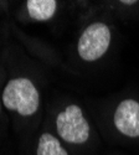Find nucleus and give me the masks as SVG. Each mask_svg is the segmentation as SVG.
I'll list each match as a JSON object with an SVG mask.
<instances>
[{
  "instance_id": "nucleus-1",
  "label": "nucleus",
  "mask_w": 139,
  "mask_h": 155,
  "mask_svg": "<svg viewBox=\"0 0 139 155\" xmlns=\"http://www.w3.org/2000/svg\"><path fill=\"white\" fill-rule=\"evenodd\" d=\"M3 103L6 109L15 110L22 117H30L40 106V94L34 83L20 77L10 80L3 91Z\"/></svg>"
},
{
  "instance_id": "nucleus-4",
  "label": "nucleus",
  "mask_w": 139,
  "mask_h": 155,
  "mask_svg": "<svg viewBox=\"0 0 139 155\" xmlns=\"http://www.w3.org/2000/svg\"><path fill=\"white\" fill-rule=\"evenodd\" d=\"M114 125L131 138L139 137V103L134 99L122 101L114 113Z\"/></svg>"
},
{
  "instance_id": "nucleus-7",
  "label": "nucleus",
  "mask_w": 139,
  "mask_h": 155,
  "mask_svg": "<svg viewBox=\"0 0 139 155\" xmlns=\"http://www.w3.org/2000/svg\"><path fill=\"white\" fill-rule=\"evenodd\" d=\"M137 2L133 0V2H128V0H122V4H127V5H131V4H135Z\"/></svg>"
},
{
  "instance_id": "nucleus-2",
  "label": "nucleus",
  "mask_w": 139,
  "mask_h": 155,
  "mask_svg": "<svg viewBox=\"0 0 139 155\" xmlns=\"http://www.w3.org/2000/svg\"><path fill=\"white\" fill-rule=\"evenodd\" d=\"M58 135L71 144H83L90 138V124L84 119L82 109L71 104L56 118Z\"/></svg>"
},
{
  "instance_id": "nucleus-6",
  "label": "nucleus",
  "mask_w": 139,
  "mask_h": 155,
  "mask_svg": "<svg viewBox=\"0 0 139 155\" xmlns=\"http://www.w3.org/2000/svg\"><path fill=\"white\" fill-rule=\"evenodd\" d=\"M36 154L37 155H68L67 151L62 148L58 139L48 133H45L40 137Z\"/></svg>"
},
{
  "instance_id": "nucleus-5",
  "label": "nucleus",
  "mask_w": 139,
  "mask_h": 155,
  "mask_svg": "<svg viewBox=\"0 0 139 155\" xmlns=\"http://www.w3.org/2000/svg\"><path fill=\"white\" fill-rule=\"evenodd\" d=\"M29 15L39 21L51 19L56 11L57 3L55 0H29L26 3Z\"/></svg>"
},
{
  "instance_id": "nucleus-3",
  "label": "nucleus",
  "mask_w": 139,
  "mask_h": 155,
  "mask_svg": "<svg viewBox=\"0 0 139 155\" xmlns=\"http://www.w3.org/2000/svg\"><path fill=\"white\" fill-rule=\"evenodd\" d=\"M111 44V31L103 22H94L90 25L81 35L77 51L84 61H96L102 57Z\"/></svg>"
},
{
  "instance_id": "nucleus-8",
  "label": "nucleus",
  "mask_w": 139,
  "mask_h": 155,
  "mask_svg": "<svg viewBox=\"0 0 139 155\" xmlns=\"http://www.w3.org/2000/svg\"><path fill=\"white\" fill-rule=\"evenodd\" d=\"M0 108H2V106H0Z\"/></svg>"
}]
</instances>
